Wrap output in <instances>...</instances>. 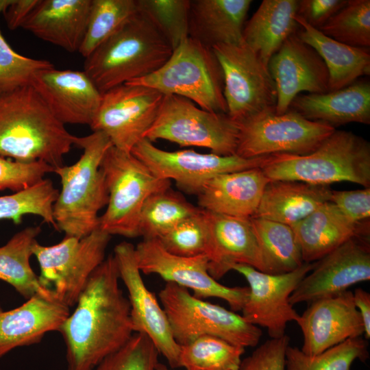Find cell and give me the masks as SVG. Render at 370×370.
Wrapping results in <instances>:
<instances>
[{
	"mask_svg": "<svg viewBox=\"0 0 370 370\" xmlns=\"http://www.w3.org/2000/svg\"><path fill=\"white\" fill-rule=\"evenodd\" d=\"M319 30L341 43L357 47L370 46V1L347 0Z\"/></svg>",
	"mask_w": 370,
	"mask_h": 370,
	"instance_id": "cell-39",
	"label": "cell"
},
{
	"mask_svg": "<svg viewBox=\"0 0 370 370\" xmlns=\"http://www.w3.org/2000/svg\"><path fill=\"white\" fill-rule=\"evenodd\" d=\"M297 34L323 60L329 75V92L345 88L370 73L369 47H352L338 42L295 15Z\"/></svg>",
	"mask_w": 370,
	"mask_h": 370,
	"instance_id": "cell-30",
	"label": "cell"
},
{
	"mask_svg": "<svg viewBox=\"0 0 370 370\" xmlns=\"http://www.w3.org/2000/svg\"><path fill=\"white\" fill-rule=\"evenodd\" d=\"M163 97L149 87L119 85L102 93L89 127L103 132L114 147L131 152L153 123Z\"/></svg>",
	"mask_w": 370,
	"mask_h": 370,
	"instance_id": "cell-14",
	"label": "cell"
},
{
	"mask_svg": "<svg viewBox=\"0 0 370 370\" xmlns=\"http://www.w3.org/2000/svg\"><path fill=\"white\" fill-rule=\"evenodd\" d=\"M330 201L354 223H359L369 218V187L355 190H332Z\"/></svg>",
	"mask_w": 370,
	"mask_h": 370,
	"instance_id": "cell-46",
	"label": "cell"
},
{
	"mask_svg": "<svg viewBox=\"0 0 370 370\" xmlns=\"http://www.w3.org/2000/svg\"><path fill=\"white\" fill-rule=\"evenodd\" d=\"M101 168L108 192L105 212L99 228L110 235L139 236L142 207L151 194L170 188L171 181L156 177L131 152L114 146L106 151Z\"/></svg>",
	"mask_w": 370,
	"mask_h": 370,
	"instance_id": "cell-7",
	"label": "cell"
},
{
	"mask_svg": "<svg viewBox=\"0 0 370 370\" xmlns=\"http://www.w3.org/2000/svg\"><path fill=\"white\" fill-rule=\"evenodd\" d=\"M245 348L205 335L180 345L179 366L186 370H239Z\"/></svg>",
	"mask_w": 370,
	"mask_h": 370,
	"instance_id": "cell-35",
	"label": "cell"
},
{
	"mask_svg": "<svg viewBox=\"0 0 370 370\" xmlns=\"http://www.w3.org/2000/svg\"><path fill=\"white\" fill-rule=\"evenodd\" d=\"M290 338H270L241 361L239 370H285L286 350Z\"/></svg>",
	"mask_w": 370,
	"mask_h": 370,
	"instance_id": "cell-45",
	"label": "cell"
},
{
	"mask_svg": "<svg viewBox=\"0 0 370 370\" xmlns=\"http://www.w3.org/2000/svg\"><path fill=\"white\" fill-rule=\"evenodd\" d=\"M119 278L128 292L134 332L145 334L173 369L180 367V345L175 341L166 314L146 286L139 269L135 246L126 241L114 249Z\"/></svg>",
	"mask_w": 370,
	"mask_h": 370,
	"instance_id": "cell-17",
	"label": "cell"
},
{
	"mask_svg": "<svg viewBox=\"0 0 370 370\" xmlns=\"http://www.w3.org/2000/svg\"><path fill=\"white\" fill-rule=\"evenodd\" d=\"M138 12L137 0H92L78 52L87 58Z\"/></svg>",
	"mask_w": 370,
	"mask_h": 370,
	"instance_id": "cell-36",
	"label": "cell"
},
{
	"mask_svg": "<svg viewBox=\"0 0 370 370\" xmlns=\"http://www.w3.org/2000/svg\"><path fill=\"white\" fill-rule=\"evenodd\" d=\"M131 153L158 177L173 180L184 192L196 195L211 177L263 166L271 156L245 158L236 154L200 153L192 149L165 151L143 138Z\"/></svg>",
	"mask_w": 370,
	"mask_h": 370,
	"instance_id": "cell-13",
	"label": "cell"
},
{
	"mask_svg": "<svg viewBox=\"0 0 370 370\" xmlns=\"http://www.w3.org/2000/svg\"><path fill=\"white\" fill-rule=\"evenodd\" d=\"M38 1L39 0H14L4 14L8 27L10 30L22 27Z\"/></svg>",
	"mask_w": 370,
	"mask_h": 370,
	"instance_id": "cell-48",
	"label": "cell"
},
{
	"mask_svg": "<svg viewBox=\"0 0 370 370\" xmlns=\"http://www.w3.org/2000/svg\"><path fill=\"white\" fill-rule=\"evenodd\" d=\"M155 370H170L164 365L158 362L155 368Z\"/></svg>",
	"mask_w": 370,
	"mask_h": 370,
	"instance_id": "cell-51",
	"label": "cell"
},
{
	"mask_svg": "<svg viewBox=\"0 0 370 370\" xmlns=\"http://www.w3.org/2000/svg\"><path fill=\"white\" fill-rule=\"evenodd\" d=\"M53 170L42 161L23 162L0 156V191H21L40 182Z\"/></svg>",
	"mask_w": 370,
	"mask_h": 370,
	"instance_id": "cell-44",
	"label": "cell"
},
{
	"mask_svg": "<svg viewBox=\"0 0 370 370\" xmlns=\"http://www.w3.org/2000/svg\"><path fill=\"white\" fill-rule=\"evenodd\" d=\"M158 297L173 336L180 345L205 335L244 348L259 343L262 331L258 326L234 311L195 297L184 287L166 282Z\"/></svg>",
	"mask_w": 370,
	"mask_h": 370,
	"instance_id": "cell-8",
	"label": "cell"
},
{
	"mask_svg": "<svg viewBox=\"0 0 370 370\" xmlns=\"http://www.w3.org/2000/svg\"><path fill=\"white\" fill-rule=\"evenodd\" d=\"M297 0H264L244 25V42L267 67L284 40L297 31Z\"/></svg>",
	"mask_w": 370,
	"mask_h": 370,
	"instance_id": "cell-31",
	"label": "cell"
},
{
	"mask_svg": "<svg viewBox=\"0 0 370 370\" xmlns=\"http://www.w3.org/2000/svg\"><path fill=\"white\" fill-rule=\"evenodd\" d=\"M30 85L64 125L90 126L101 99L102 93L84 71L45 69Z\"/></svg>",
	"mask_w": 370,
	"mask_h": 370,
	"instance_id": "cell-21",
	"label": "cell"
},
{
	"mask_svg": "<svg viewBox=\"0 0 370 370\" xmlns=\"http://www.w3.org/2000/svg\"><path fill=\"white\" fill-rule=\"evenodd\" d=\"M201 208L189 203L171 187L151 194L145 200L140 214L139 236L158 239L182 221Z\"/></svg>",
	"mask_w": 370,
	"mask_h": 370,
	"instance_id": "cell-34",
	"label": "cell"
},
{
	"mask_svg": "<svg viewBox=\"0 0 370 370\" xmlns=\"http://www.w3.org/2000/svg\"><path fill=\"white\" fill-rule=\"evenodd\" d=\"M251 0H193L188 36L212 48L243 42V30Z\"/></svg>",
	"mask_w": 370,
	"mask_h": 370,
	"instance_id": "cell-28",
	"label": "cell"
},
{
	"mask_svg": "<svg viewBox=\"0 0 370 370\" xmlns=\"http://www.w3.org/2000/svg\"><path fill=\"white\" fill-rule=\"evenodd\" d=\"M307 119L335 126L370 123V84L358 82L323 94L297 95L291 106Z\"/></svg>",
	"mask_w": 370,
	"mask_h": 370,
	"instance_id": "cell-27",
	"label": "cell"
},
{
	"mask_svg": "<svg viewBox=\"0 0 370 370\" xmlns=\"http://www.w3.org/2000/svg\"><path fill=\"white\" fill-rule=\"evenodd\" d=\"M119 279L115 259L110 255L93 271L74 312L60 328L67 370H95L133 335L130 302Z\"/></svg>",
	"mask_w": 370,
	"mask_h": 370,
	"instance_id": "cell-1",
	"label": "cell"
},
{
	"mask_svg": "<svg viewBox=\"0 0 370 370\" xmlns=\"http://www.w3.org/2000/svg\"><path fill=\"white\" fill-rule=\"evenodd\" d=\"M59 190L49 179H43L21 191L0 197V220L10 219L15 224L26 214L37 215L58 230L53 216V206Z\"/></svg>",
	"mask_w": 370,
	"mask_h": 370,
	"instance_id": "cell-38",
	"label": "cell"
},
{
	"mask_svg": "<svg viewBox=\"0 0 370 370\" xmlns=\"http://www.w3.org/2000/svg\"><path fill=\"white\" fill-rule=\"evenodd\" d=\"M204 211L209 230L206 256L210 275L219 280L237 264L263 272L261 253L250 219Z\"/></svg>",
	"mask_w": 370,
	"mask_h": 370,
	"instance_id": "cell-22",
	"label": "cell"
},
{
	"mask_svg": "<svg viewBox=\"0 0 370 370\" xmlns=\"http://www.w3.org/2000/svg\"><path fill=\"white\" fill-rule=\"evenodd\" d=\"M173 51L153 23L138 10L85 58L84 71L103 93L153 73Z\"/></svg>",
	"mask_w": 370,
	"mask_h": 370,
	"instance_id": "cell-3",
	"label": "cell"
},
{
	"mask_svg": "<svg viewBox=\"0 0 370 370\" xmlns=\"http://www.w3.org/2000/svg\"><path fill=\"white\" fill-rule=\"evenodd\" d=\"M110 238L97 228L82 238L65 236L51 246L36 241L32 252L40 266L42 286L68 307L75 305L90 275L105 260Z\"/></svg>",
	"mask_w": 370,
	"mask_h": 370,
	"instance_id": "cell-10",
	"label": "cell"
},
{
	"mask_svg": "<svg viewBox=\"0 0 370 370\" xmlns=\"http://www.w3.org/2000/svg\"><path fill=\"white\" fill-rule=\"evenodd\" d=\"M92 0H39L22 28L64 50L78 51Z\"/></svg>",
	"mask_w": 370,
	"mask_h": 370,
	"instance_id": "cell-25",
	"label": "cell"
},
{
	"mask_svg": "<svg viewBox=\"0 0 370 370\" xmlns=\"http://www.w3.org/2000/svg\"><path fill=\"white\" fill-rule=\"evenodd\" d=\"M309 304L296 321L303 334L301 350L304 354L317 355L364 334L363 321L354 304L353 292L347 290Z\"/></svg>",
	"mask_w": 370,
	"mask_h": 370,
	"instance_id": "cell-20",
	"label": "cell"
},
{
	"mask_svg": "<svg viewBox=\"0 0 370 370\" xmlns=\"http://www.w3.org/2000/svg\"><path fill=\"white\" fill-rule=\"evenodd\" d=\"M303 261L314 262L348 240L367 236V230L349 219L332 202L327 201L291 226Z\"/></svg>",
	"mask_w": 370,
	"mask_h": 370,
	"instance_id": "cell-26",
	"label": "cell"
},
{
	"mask_svg": "<svg viewBox=\"0 0 370 370\" xmlns=\"http://www.w3.org/2000/svg\"><path fill=\"white\" fill-rule=\"evenodd\" d=\"M369 356L367 343L361 336L349 338L314 356L288 345L286 350L285 370H351L356 360L365 362Z\"/></svg>",
	"mask_w": 370,
	"mask_h": 370,
	"instance_id": "cell-37",
	"label": "cell"
},
{
	"mask_svg": "<svg viewBox=\"0 0 370 370\" xmlns=\"http://www.w3.org/2000/svg\"><path fill=\"white\" fill-rule=\"evenodd\" d=\"M158 240L167 251L176 256H206L209 230L205 211L201 209L182 221Z\"/></svg>",
	"mask_w": 370,
	"mask_h": 370,
	"instance_id": "cell-41",
	"label": "cell"
},
{
	"mask_svg": "<svg viewBox=\"0 0 370 370\" xmlns=\"http://www.w3.org/2000/svg\"><path fill=\"white\" fill-rule=\"evenodd\" d=\"M238 123L236 154L245 158L276 154L306 155L315 150L336 130L306 119L293 110L277 114L266 111Z\"/></svg>",
	"mask_w": 370,
	"mask_h": 370,
	"instance_id": "cell-11",
	"label": "cell"
},
{
	"mask_svg": "<svg viewBox=\"0 0 370 370\" xmlns=\"http://www.w3.org/2000/svg\"><path fill=\"white\" fill-rule=\"evenodd\" d=\"M250 222L260 250L263 273H285L304 262L291 226L256 217L250 218Z\"/></svg>",
	"mask_w": 370,
	"mask_h": 370,
	"instance_id": "cell-33",
	"label": "cell"
},
{
	"mask_svg": "<svg viewBox=\"0 0 370 370\" xmlns=\"http://www.w3.org/2000/svg\"><path fill=\"white\" fill-rule=\"evenodd\" d=\"M223 72L227 114L239 122L254 114L275 111L277 94L268 68L244 42L214 46Z\"/></svg>",
	"mask_w": 370,
	"mask_h": 370,
	"instance_id": "cell-12",
	"label": "cell"
},
{
	"mask_svg": "<svg viewBox=\"0 0 370 370\" xmlns=\"http://www.w3.org/2000/svg\"><path fill=\"white\" fill-rule=\"evenodd\" d=\"M329 186L292 180H270L254 217L292 226L330 201Z\"/></svg>",
	"mask_w": 370,
	"mask_h": 370,
	"instance_id": "cell-29",
	"label": "cell"
},
{
	"mask_svg": "<svg viewBox=\"0 0 370 370\" xmlns=\"http://www.w3.org/2000/svg\"><path fill=\"white\" fill-rule=\"evenodd\" d=\"M269 181L260 167L217 175L197 194L198 207L215 214L250 219Z\"/></svg>",
	"mask_w": 370,
	"mask_h": 370,
	"instance_id": "cell-24",
	"label": "cell"
},
{
	"mask_svg": "<svg viewBox=\"0 0 370 370\" xmlns=\"http://www.w3.org/2000/svg\"><path fill=\"white\" fill-rule=\"evenodd\" d=\"M354 304L358 309L364 324L366 339L370 338V294L363 288H357L353 293Z\"/></svg>",
	"mask_w": 370,
	"mask_h": 370,
	"instance_id": "cell-49",
	"label": "cell"
},
{
	"mask_svg": "<svg viewBox=\"0 0 370 370\" xmlns=\"http://www.w3.org/2000/svg\"><path fill=\"white\" fill-rule=\"evenodd\" d=\"M159 352L144 333H136L119 349L103 359L95 370H155Z\"/></svg>",
	"mask_w": 370,
	"mask_h": 370,
	"instance_id": "cell-43",
	"label": "cell"
},
{
	"mask_svg": "<svg viewBox=\"0 0 370 370\" xmlns=\"http://www.w3.org/2000/svg\"><path fill=\"white\" fill-rule=\"evenodd\" d=\"M40 232L39 226L27 227L0 247V280L26 299L37 294L56 299L51 291L42 286L30 264L32 247Z\"/></svg>",
	"mask_w": 370,
	"mask_h": 370,
	"instance_id": "cell-32",
	"label": "cell"
},
{
	"mask_svg": "<svg viewBox=\"0 0 370 370\" xmlns=\"http://www.w3.org/2000/svg\"><path fill=\"white\" fill-rule=\"evenodd\" d=\"M77 136L52 114L28 85L0 95V156L23 162L42 161L54 169Z\"/></svg>",
	"mask_w": 370,
	"mask_h": 370,
	"instance_id": "cell-2",
	"label": "cell"
},
{
	"mask_svg": "<svg viewBox=\"0 0 370 370\" xmlns=\"http://www.w3.org/2000/svg\"><path fill=\"white\" fill-rule=\"evenodd\" d=\"M70 313L67 306L39 294L12 310L0 306V358L40 343L47 332H59Z\"/></svg>",
	"mask_w": 370,
	"mask_h": 370,
	"instance_id": "cell-23",
	"label": "cell"
},
{
	"mask_svg": "<svg viewBox=\"0 0 370 370\" xmlns=\"http://www.w3.org/2000/svg\"><path fill=\"white\" fill-rule=\"evenodd\" d=\"M14 0H0V14H5Z\"/></svg>",
	"mask_w": 370,
	"mask_h": 370,
	"instance_id": "cell-50",
	"label": "cell"
},
{
	"mask_svg": "<svg viewBox=\"0 0 370 370\" xmlns=\"http://www.w3.org/2000/svg\"><path fill=\"white\" fill-rule=\"evenodd\" d=\"M370 280V251L367 236L352 238L320 260L291 293V305L336 295Z\"/></svg>",
	"mask_w": 370,
	"mask_h": 370,
	"instance_id": "cell-18",
	"label": "cell"
},
{
	"mask_svg": "<svg viewBox=\"0 0 370 370\" xmlns=\"http://www.w3.org/2000/svg\"><path fill=\"white\" fill-rule=\"evenodd\" d=\"M138 265L145 274H157L166 282L193 291L197 298H220L234 311L241 310L248 287H228L219 283L208 272L206 255L183 257L167 251L158 239H143L135 247Z\"/></svg>",
	"mask_w": 370,
	"mask_h": 370,
	"instance_id": "cell-16",
	"label": "cell"
},
{
	"mask_svg": "<svg viewBox=\"0 0 370 370\" xmlns=\"http://www.w3.org/2000/svg\"><path fill=\"white\" fill-rule=\"evenodd\" d=\"M315 264L304 262L295 270L282 274L263 273L243 264L234 265L232 270L241 274L249 284L248 296L241 309L243 319L264 328L271 338L284 336L287 323L296 322L299 317L290 303V295Z\"/></svg>",
	"mask_w": 370,
	"mask_h": 370,
	"instance_id": "cell-15",
	"label": "cell"
},
{
	"mask_svg": "<svg viewBox=\"0 0 370 370\" xmlns=\"http://www.w3.org/2000/svg\"><path fill=\"white\" fill-rule=\"evenodd\" d=\"M53 67L48 60L23 56L15 51L0 30V95L30 85L36 74Z\"/></svg>",
	"mask_w": 370,
	"mask_h": 370,
	"instance_id": "cell-42",
	"label": "cell"
},
{
	"mask_svg": "<svg viewBox=\"0 0 370 370\" xmlns=\"http://www.w3.org/2000/svg\"><path fill=\"white\" fill-rule=\"evenodd\" d=\"M75 146L83 149L79 159L70 166L55 168L62 188L53 206L58 231L82 238L99 228V211L108 202L102 160L112 146L101 132L77 137Z\"/></svg>",
	"mask_w": 370,
	"mask_h": 370,
	"instance_id": "cell-4",
	"label": "cell"
},
{
	"mask_svg": "<svg viewBox=\"0 0 370 370\" xmlns=\"http://www.w3.org/2000/svg\"><path fill=\"white\" fill-rule=\"evenodd\" d=\"M137 3L173 50L188 37L190 0H137Z\"/></svg>",
	"mask_w": 370,
	"mask_h": 370,
	"instance_id": "cell-40",
	"label": "cell"
},
{
	"mask_svg": "<svg viewBox=\"0 0 370 370\" xmlns=\"http://www.w3.org/2000/svg\"><path fill=\"white\" fill-rule=\"evenodd\" d=\"M347 0H299L297 14L319 29L339 11Z\"/></svg>",
	"mask_w": 370,
	"mask_h": 370,
	"instance_id": "cell-47",
	"label": "cell"
},
{
	"mask_svg": "<svg viewBox=\"0 0 370 370\" xmlns=\"http://www.w3.org/2000/svg\"><path fill=\"white\" fill-rule=\"evenodd\" d=\"M267 68L275 86L277 114L287 112L301 92H329V75L323 60L300 39L297 32L289 36L272 56Z\"/></svg>",
	"mask_w": 370,
	"mask_h": 370,
	"instance_id": "cell-19",
	"label": "cell"
},
{
	"mask_svg": "<svg viewBox=\"0 0 370 370\" xmlns=\"http://www.w3.org/2000/svg\"><path fill=\"white\" fill-rule=\"evenodd\" d=\"M125 84L184 97L209 112H227L223 72L212 49L189 36L159 69Z\"/></svg>",
	"mask_w": 370,
	"mask_h": 370,
	"instance_id": "cell-6",
	"label": "cell"
},
{
	"mask_svg": "<svg viewBox=\"0 0 370 370\" xmlns=\"http://www.w3.org/2000/svg\"><path fill=\"white\" fill-rule=\"evenodd\" d=\"M269 180L329 186L339 182L370 186V145L351 132L335 130L306 155L276 154L260 167Z\"/></svg>",
	"mask_w": 370,
	"mask_h": 370,
	"instance_id": "cell-5",
	"label": "cell"
},
{
	"mask_svg": "<svg viewBox=\"0 0 370 370\" xmlns=\"http://www.w3.org/2000/svg\"><path fill=\"white\" fill-rule=\"evenodd\" d=\"M238 123L227 113L201 109L177 95H164L157 116L144 138L158 139L182 147L208 148L221 156L236 154Z\"/></svg>",
	"mask_w": 370,
	"mask_h": 370,
	"instance_id": "cell-9",
	"label": "cell"
}]
</instances>
